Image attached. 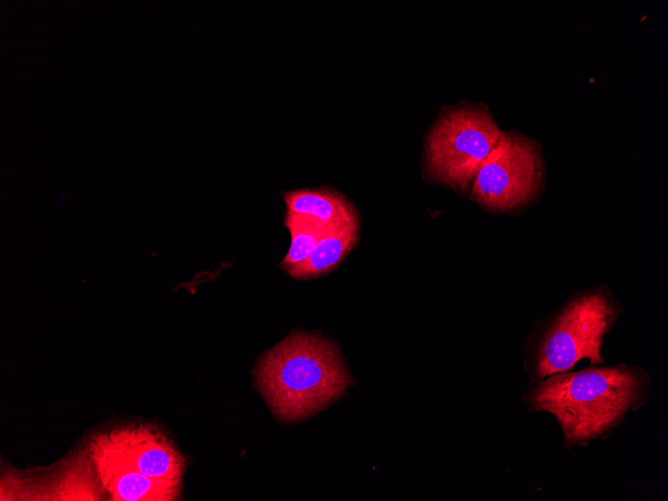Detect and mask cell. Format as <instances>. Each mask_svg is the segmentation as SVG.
I'll return each mask as SVG.
<instances>
[{"instance_id":"1","label":"cell","mask_w":668,"mask_h":501,"mask_svg":"<svg viewBox=\"0 0 668 501\" xmlns=\"http://www.w3.org/2000/svg\"><path fill=\"white\" fill-rule=\"evenodd\" d=\"M651 385L641 366L590 365L529 384L522 400L532 412L554 416L566 449L605 440L625 417L645 405Z\"/></svg>"},{"instance_id":"2","label":"cell","mask_w":668,"mask_h":501,"mask_svg":"<svg viewBox=\"0 0 668 501\" xmlns=\"http://www.w3.org/2000/svg\"><path fill=\"white\" fill-rule=\"evenodd\" d=\"M257 379L267 401L284 420L312 415L350 384L337 346L301 332L290 334L261 358Z\"/></svg>"},{"instance_id":"3","label":"cell","mask_w":668,"mask_h":501,"mask_svg":"<svg viewBox=\"0 0 668 501\" xmlns=\"http://www.w3.org/2000/svg\"><path fill=\"white\" fill-rule=\"evenodd\" d=\"M621 313V305L604 284L573 292L538 321L525 340L524 367L530 383L570 371L582 359L604 364L603 340Z\"/></svg>"},{"instance_id":"4","label":"cell","mask_w":668,"mask_h":501,"mask_svg":"<svg viewBox=\"0 0 668 501\" xmlns=\"http://www.w3.org/2000/svg\"><path fill=\"white\" fill-rule=\"evenodd\" d=\"M501 130L487 108L446 109L432 125L425 145V173L436 183L466 193Z\"/></svg>"},{"instance_id":"5","label":"cell","mask_w":668,"mask_h":501,"mask_svg":"<svg viewBox=\"0 0 668 501\" xmlns=\"http://www.w3.org/2000/svg\"><path fill=\"white\" fill-rule=\"evenodd\" d=\"M545 164L540 144L516 132L502 131L499 140L479 167L470 187V198L494 213L518 211L543 190Z\"/></svg>"},{"instance_id":"6","label":"cell","mask_w":668,"mask_h":501,"mask_svg":"<svg viewBox=\"0 0 668 501\" xmlns=\"http://www.w3.org/2000/svg\"><path fill=\"white\" fill-rule=\"evenodd\" d=\"M90 447L157 479L181 480L184 459L158 429L145 424L119 427L93 438Z\"/></svg>"},{"instance_id":"7","label":"cell","mask_w":668,"mask_h":501,"mask_svg":"<svg viewBox=\"0 0 668 501\" xmlns=\"http://www.w3.org/2000/svg\"><path fill=\"white\" fill-rule=\"evenodd\" d=\"M90 453L101 485L109 493L110 500H176L181 480L149 477L92 447H90Z\"/></svg>"},{"instance_id":"8","label":"cell","mask_w":668,"mask_h":501,"mask_svg":"<svg viewBox=\"0 0 668 501\" xmlns=\"http://www.w3.org/2000/svg\"><path fill=\"white\" fill-rule=\"evenodd\" d=\"M360 221L333 225L306 260L285 271L296 279H312L336 269L359 239Z\"/></svg>"},{"instance_id":"9","label":"cell","mask_w":668,"mask_h":501,"mask_svg":"<svg viewBox=\"0 0 668 501\" xmlns=\"http://www.w3.org/2000/svg\"><path fill=\"white\" fill-rule=\"evenodd\" d=\"M282 197L287 211L315 218L326 225L360 221L348 198L329 186L287 191Z\"/></svg>"},{"instance_id":"10","label":"cell","mask_w":668,"mask_h":501,"mask_svg":"<svg viewBox=\"0 0 668 501\" xmlns=\"http://www.w3.org/2000/svg\"><path fill=\"white\" fill-rule=\"evenodd\" d=\"M284 225L288 228L291 236L288 253L280 262V267L284 270L306 260L318 241L333 226L326 225L315 218L294 214L287 210L284 216Z\"/></svg>"}]
</instances>
